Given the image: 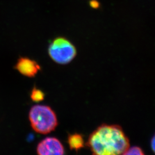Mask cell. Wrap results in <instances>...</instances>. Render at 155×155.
I'll use <instances>...</instances> for the list:
<instances>
[{
  "label": "cell",
  "mask_w": 155,
  "mask_h": 155,
  "mask_svg": "<svg viewBox=\"0 0 155 155\" xmlns=\"http://www.w3.org/2000/svg\"><path fill=\"white\" fill-rule=\"evenodd\" d=\"M92 155H122L130 142L122 127L103 124L91 133L87 142Z\"/></svg>",
  "instance_id": "6da1fadb"
},
{
  "label": "cell",
  "mask_w": 155,
  "mask_h": 155,
  "mask_svg": "<svg viewBox=\"0 0 155 155\" xmlns=\"http://www.w3.org/2000/svg\"><path fill=\"white\" fill-rule=\"evenodd\" d=\"M29 119L32 129L37 133H51L58 126L56 114L48 106H32L29 113Z\"/></svg>",
  "instance_id": "7a4b0ae2"
},
{
  "label": "cell",
  "mask_w": 155,
  "mask_h": 155,
  "mask_svg": "<svg viewBox=\"0 0 155 155\" xmlns=\"http://www.w3.org/2000/svg\"><path fill=\"white\" fill-rule=\"evenodd\" d=\"M48 53L51 59L59 64H67L76 57L77 51L72 43L64 37H58L49 45Z\"/></svg>",
  "instance_id": "3957f363"
},
{
  "label": "cell",
  "mask_w": 155,
  "mask_h": 155,
  "mask_svg": "<svg viewBox=\"0 0 155 155\" xmlns=\"http://www.w3.org/2000/svg\"><path fill=\"white\" fill-rule=\"evenodd\" d=\"M38 155H64L65 150L60 140L55 137H47L37 147Z\"/></svg>",
  "instance_id": "277c9868"
},
{
  "label": "cell",
  "mask_w": 155,
  "mask_h": 155,
  "mask_svg": "<svg viewBox=\"0 0 155 155\" xmlns=\"http://www.w3.org/2000/svg\"><path fill=\"white\" fill-rule=\"evenodd\" d=\"M14 68L22 75L33 78L41 70V67L38 62L28 57H21L17 61Z\"/></svg>",
  "instance_id": "5b68a950"
},
{
  "label": "cell",
  "mask_w": 155,
  "mask_h": 155,
  "mask_svg": "<svg viewBox=\"0 0 155 155\" xmlns=\"http://www.w3.org/2000/svg\"><path fill=\"white\" fill-rule=\"evenodd\" d=\"M67 142L71 150H74L76 152L81 150L85 145L83 136L79 133L69 134Z\"/></svg>",
  "instance_id": "8992f818"
},
{
  "label": "cell",
  "mask_w": 155,
  "mask_h": 155,
  "mask_svg": "<svg viewBox=\"0 0 155 155\" xmlns=\"http://www.w3.org/2000/svg\"><path fill=\"white\" fill-rule=\"evenodd\" d=\"M45 93L40 89L36 87H33L31 93V98L33 102H40L45 99Z\"/></svg>",
  "instance_id": "52a82bcc"
},
{
  "label": "cell",
  "mask_w": 155,
  "mask_h": 155,
  "mask_svg": "<svg viewBox=\"0 0 155 155\" xmlns=\"http://www.w3.org/2000/svg\"><path fill=\"white\" fill-rule=\"evenodd\" d=\"M122 155H145L143 150L139 147L129 148Z\"/></svg>",
  "instance_id": "ba28073f"
},
{
  "label": "cell",
  "mask_w": 155,
  "mask_h": 155,
  "mask_svg": "<svg viewBox=\"0 0 155 155\" xmlns=\"http://www.w3.org/2000/svg\"><path fill=\"white\" fill-rule=\"evenodd\" d=\"M90 6L93 8H98L100 6V4L98 1L95 0H93L90 2Z\"/></svg>",
  "instance_id": "9c48e42d"
},
{
  "label": "cell",
  "mask_w": 155,
  "mask_h": 155,
  "mask_svg": "<svg viewBox=\"0 0 155 155\" xmlns=\"http://www.w3.org/2000/svg\"><path fill=\"white\" fill-rule=\"evenodd\" d=\"M151 144H152V150L154 151V150H155V138H154V137L152 138Z\"/></svg>",
  "instance_id": "30bf717a"
}]
</instances>
